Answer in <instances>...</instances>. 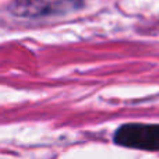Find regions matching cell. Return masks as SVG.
<instances>
[{"label": "cell", "mask_w": 159, "mask_h": 159, "mask_svg": "<svg viewBox=\"0 0 159 159\" xmlns=\"http://www.w3.org/2000/svg\"><path fill=\"white\" fill-rule=\"evenodd\" d=\"M82 6V0H14L8 6V11L22 18H41L66 16L78 11Z\"/></svg>", "instance_id": "cell-1"}, {"label": "cell", "mask_w": 159, "mask_h": 159, "mask_svg": "<svg viewBox=\"0 0 159 159\" xmlns=\"http://www.w3.org/2000/svg\"><path fill=\"white\" fill-rule=\"evenodd\" d=\"M115 143L127 148L159 151V124H124L115 133Z\"/></svg>", "instance_id": "cell-2"}]
</instances>
